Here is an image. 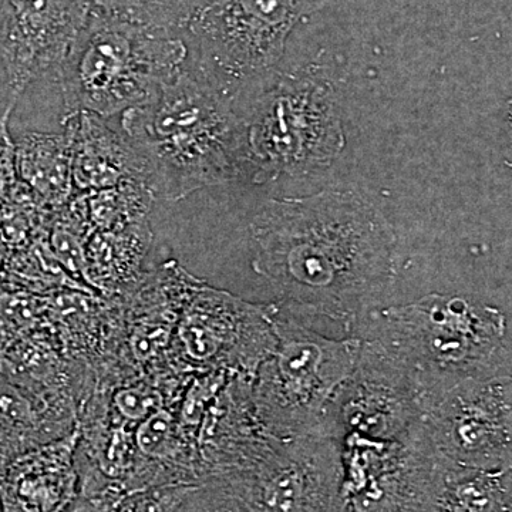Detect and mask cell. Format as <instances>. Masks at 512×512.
<instances>
[{
	"instance_id": "1",
	"label": "cell",
	"mask_w": 512,
	"mask_h": 512,
	"mask_svg": "<svg viewBox=\"0 0 512 512\" xmlns=\"http://www.w3.org/2000/svg\"><path fill=\"white\" fill-rule=\"evenodd\" d=\"M254 268L285 311L339 323L352 335L394 274V235L379 212L350 194L271 201L252 224Z\"/></svg>"
},
{
	"instance_id": "2",
	"label": "cell",
	"mask_w": 512,
	"mask_h": 512,
	"mask_svg": "<svg viewBox=\"0 0 512 512\" xmlns=\"http://www.w3.org/2000/svg\"><path fill=\"white\" fill-rule=\"evenodd\" d=\"M121 127L164 200L228 183L249 167L244 119L185 67L147 103L124 111Z\"/></svg>"
},
{
	"instance_id": "3",
	"label": "cell",
	"mask_w": 512,
	"mask_h": 512,
	"mask_svg": "<svg viewBox=\"0 0 512 512\" xmlns=\"http://www.w3.org/2000/svg\"><path fill=\"white\" fill-rule=\"evenodd\" d=\"M350 336L375 343L394 357L419 387L421 407L464 380L511 376L507 318L464 296L429 295L375 309Z\"/></svg>"
},
{
	"instance_id": "4",
	"label": "cell",
	"mask_w": 512,
	"mask_h": 512,
	"mask_svg": "<svg viewBox=\"0 0 512 512\" xmlns=\"http://www.w3.org/2000/svg\"><path fill=\"white\" fill-rule=\"evenodd\" d=\"M185 35L128 22L94 8L57 67L63 119L93 113L101 119L147 103L184 69Z\"/></svg>"
},
{
	"instance_id": "5",
	"label": "cell",
	"mask_w": 512,
	"mask_h": 512,
	"mask_svg": "<svg viewBox=\"0 0 512 512\" xmlns=\"http://www.w3.org/2000/svg\"><path fill=\"white\" fill-rule=\"evenodd\" d=\"M274 352L251 379L255 413L266 433L278 439L322 433L330 400L359 357L356 336L330 338L274 305Z\"/></svg>"
},
{
	"instance_id": "6",
	"label": "cell",
	"mask_w": 512,
	"mask_h": 512,
	"mask_svg": "<svg viewBox=\"0 0 512 512\" xmlns=\"http://www.w3.org/2000/svg\"><path fill=\"white\" fill-rule=\"evenodd\" d=\"M323 0H211L195 10L185 39L197 73L228 103L255 97L299 20Z\"/></svg>"
},
{
	"instance_id": "7",
	"label": "cell",
	"mask_w": 512,
	"mask_h": 512,
	"mask_svg": "<svg viewBox=\"0 0 512 512\" xmlns=\"http://www.w3.org/2000/svg\"><path fill=\"white\" fill-rule=\"evenodd\" d=\"M244 121L255 181L326 167L345 143L328 90L302 80H284L259 93Z\"/></svg>"
},
{
	"instance_id": "8",
	"label": "cell",
	"mask_w": 512,
	"mask_h": 512,
	"mask_svg": "<svg viewBox=\"0 0 512 512\" xmlns=\"http://www.w3.org/2000/svg\"><path fill=\"white\" fill-rule=\"evenodd\" d=\"M274 305H252L194 278L175 325L171 357L185 375L222 372L252 379L274 352Z\"/></svg>"
},
{
	"instance_id": "9",
	"label": "cell",
	"mask_w": 512,
	"mask_h": 512,
	"mask_svg": "<svg viewBox=\"0 0 512 512\" xmlns=\"http://www.w3.org/2000/svg\"><path fill=\"white\" fill-rule=\"evenodd\" d=\"M224 480L258 512H346L340 444L326 434L271 436L248 467Z\"/></svg>"
},
{
	"instance_id": "10",
	"label": "cell",
	"mask_w": 512,
	"mask_h": 512,
	"mask_svg": "<svg viewBox=\"0 0 512 512\" xmlns=\"http://www.w3.org/2000/svg\"><path fill=\"white\" fill-rule=\"evenodd\" d=\"M421 433L434 453L453 466L512 468V379H470L423 407Z\"/></svg>"
},
{
	"instance_id": "11",
	"label": "cell",
	"mask_w": 512,
	"mask_h": 512,
	"mask_svg": "<svg viewBox=\"0 0 512 512\" xmlns=\"http://www.w3.org/2000/svg\"><path fill=\"white\" fill-rule=\"evenodd\" d=\"M360 342L355 369L330 400L322 433L338 441L402 440L423 412L419 387L389 353Z\"/></svg>"
},
{
	"instance_id": "12",
	"label": "cell",
	"mask_w": 512,
	"mask_h": 512,
	"mask_svg": "<svg viewBox=\"0 0 512 512\" xmlns=\"http://www.w3.org/2000/svg\"><path fill=\"white\" fill-rule=\"evenodd\" d=\"M93 0H2L0 60L8 82V106L26 89L57 70L82 32Z\"/></svg>"
},
{
	"instance_id": "13",
	"label": "cell",
	"mask_w": 512,
	"mask_h": 512,
	"mask_svg": "<svg viewBox=\"0 0 512 512\" xmlns=\"http://www.w3.org/2000/svg\"><path fill=\"white\" fill-rule=\"evenodd\" d=\"M77 403L62 389L0 372V471L16 458L76 429Z\"/></svg>"
},
{
	"instance_id": "14",
	"label": "cell",
	"mask_w": 512,
	"mask_h": 512,
	"mask_svg": "<svg viewBox=\"0 0 512 512\" xmlns=\"http://www.w3.org/2000/svg\"><path fill=\"white\" fill-rule=\"evenodd\" d=\"M79 429L37 447L0 471V512H64L79 495Z\"/></svg>"
},
{
	"instance_id": "15",
	"label": "cell",
	"mask_w": 512,
	"mask_h": 512,
	"mask_svg": "<svg viewBox=\"0 0 512 512\" xmlns=\"http://www.w3.org/2000/svg\"><path fill=\"white\" fill-rule=\"evenodd\" d=\"M62 123L72 134L74 194L127 183L150 185L143 158L128 138L111 130L104 119L83 111L62 119Z\"/></svg>"
},
{
	"instance_id": "16",
	"label": "cell",
	"mask_w": 512,
	"mask_h": 512,
	"mask_svg": "<svg viewBox=\"0 0 512 512\" xmlns=\"http://www.w3.org/2000/svg\"><path fill=\"white\" fill-rule=\"evenodd\" d=\"M153 242L148 221L127 227L93 231L84 241L86 278L100 295L121 296L141 279V265Z\"/></svg>"
},
{
	"instance_id": "17",
	"label": "cell",
	"mask_w": 512,
	"mask_h": 512,
	"mask_svg": "<svg viewBox=\"0 0 512 512\" xmlns=\"http://www.w3.org/2000/svg\"><path fill=\"white\" fill-rule=\"evenodd\" d=\"M72 134H22L13 141L16 180L29 188L50 211L59 210L74 195Z\"/></svg>"
},
{
	"instance_id": "18",
	"label": "cell",
	"mask_w": 512,
	"mask_h": 512,
	"mask_svg": "<svg viewBox=\"0 0 512 512\" xmlns=\"http://www.w3.org/2000/svg\"><path fill=\"white\" fill-rule=\"evenodd\" d=\"M440 461L429 512H512V468L474 470Z\"/></svg>"
},
{
	"instance_id": "19",
	"label": "cell",
	"mask_w": 512,
	"mask_h": 512,
	"mask_svg": "<svg viewBox=\"0 0 512 512\" xmlns=\"http://www.w3.org/2000/svg\"><path fill=\"white\" fill-rule=\"evenodd\" d=\"M156 197L146 183H127L74 194L66 205L90 234L146 221Z\"/></svg>"
},
{
	"instance_id": "20",
	"label": "cell",
	"mask_w": 512,
	"mask_h": 512,
	"mask_svg": "<svg viewBox=\"0 0 512 512\" xmlns=\"http://www.w3.org/2000/svg\"><path fill=\"white\" fill-rule=\"evenodd\" d=\"M109 15L165 32L184 35L197 10L195 0H93Z\"/></svg>"
},
{
	"instance_id": "21",
	"label": "cell",
	"mask_w": 512,
	"mask_h": 512,
	"mask_svg": "<svg viewBox=\"0 0 512 512\" xmlns=\"http://www.w3.org/2000/svg\"><path fill=\"white\" fill-rule=\"evenodd\" d=\"M175 512H258L237 488L224 478L192 488Z\"/></svg>"
},
{
	"instance_id": "22",
	"label": "cell",
	"mask_w": 512,
	"mask_h": 512,
	"mask_svg": "<svg viewBox=\"0 0 512 512\" xmlns=\"http://www.w3.org/2000/svg\"><path fill=\"white\" fill-rule=\"evenodd\" d=\"M190 485H158L131 491L121 497L107 512H175L187 495Z\"/></svg>"
},
{
	"instance_id": "23",
	"label": "cell",
	"mask_w": 512,
	"mask_h": 512,
	"mask_svg": "<svg viewBox=\"0 0 512 512\" xmlns=\"http://www.w3.org/2000/svg\"><path fill=\"white\" fill-rule=\"evenodd\" d=\"M13 107H6L0 116V184H12L16 181L13 167V141L10 138L8 123Z\"/></svg>"
},
{
	"instance_id": "24",
	"label": "cell",
	"mask_w": 512,
	"mask_h": 512,
	"mask_svg": "<svg viewBox=\"0 0 512 512\" xmlns=\"http://www.w3.org/2000/svg\"><path fill=\"white\" fill-rule=\"evenodd\" d=\"M211 2V0H195V5H197V9L200 8V6L205 5V3Z\"/></svg>"
},
{
	"instance_id": "25",
	"label": "cell",
	"mask_w": 512,
	"mask_h": 512,
	"mask_svg": "<svg viewBox=\"0 0 512 512\" xmlns=\"http://www.w3.org/2000/svg\"><path fill=\"white\" fill-rule=\"evenodd\" d=\"M3 269L2 255H0V271Z\"/></svg>"
}]
</instances>
